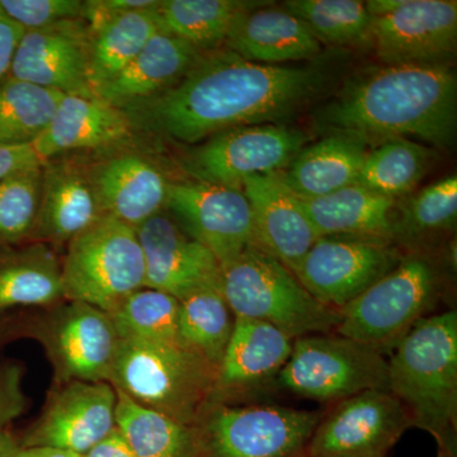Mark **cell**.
I'll use <instances>...</instances> for the list:
<instances>
[{"label":"cell","instance_id":"obj_31","mask_svg":"<svg viewBox=\"0 0 457 457\" xmlns=\"http://www.w3.org/2000/svg\"><path fill=\"white\" fill-rule=\"evenodd\" d=\"M252 2L237 0H161L156 5L162 31L197 50H218L225 44L234 18Z\"/></svg>","mask_w":457,"mask_h":457},{"label":"cell","instance_id":"obj_44","mask_svg":"<svg viewBox=\"0 0 457 457\" xmlns=\"http://www.w3.org/2000/svg\"><path fill=\"white\" fill-rule=\"evenodd\" d=\"M80 457H137L132 453L128 442L122 437L121 433L114 428L107 437L99 441L97 445L87 451Z\"/></svg>","mask_w":457,"mask_h":457},{"label":"cell","instance_id":"obj_29","mask_svg":"<svg viewBox=\"0 0 457 457\" xmlns=\"http://www.w3.org/2000/svg\"><path fill=\"white\" fill-rule=\"evenodd\" d=\"M156 5L116 14L90 27L88 79L93 92L121 73L150 38L162 31Z\"/></svg>","mask_w":457,"mask_h":457},{"label":"cell","instance_id":"obj_22","mask_svg":"<svg viewBox=\"0 0 457 457\" xmlns=\"http://www.w3.org/2000/svg\"><path fill=\"white\" fill-rule=\"evenodd\" d=\"M227 50L248 62L266 65L314 59L323 49L308 26L286 8L251 3L234 18Z\"/></svg>","mask_w":457,"mask_h":457},{"label":"cell","instance_id":"obj_34","mask_svg":"<svg viewBox=\"0 0 457 457\" xmlns=\"http://www.w3.org/2000/svg\"><path fill=\"white\" fill-rule=\"evenodd\" d=\"M62 93L5 78L0 83V145H31L44 132Z\"/></svg>","mask_w":457,"mask_h":457},{"label":"cell","instance_id":"obj_8","mask_svg":"<svg viewBox=\"0 0 457 457\" xmlns=\"http://www.w3.org/2000/svg\"><path fill=\"white\" fill-rule=\"evenodd\" d=\"M276 381L303 398L338 403L369 390H389L387 359L378 348L336 333L300 337Z\"/></svg>","mask_w":457,"mask_h":457},{"label":"cell","instance_id":"obj_7","mask_svg":"<svg viewBox=\"0 0 457 457\" xmlns=\"http://www.w3.org/2000/svg\"><path fill=\"white\" fill-rule=\"evenodd\" d=\"M440 278L432 261L413 253L342 309L336 335L392 350L437 302Z\"/></svg>","mask_w":457,"mask_h":457},{"label":"cell","instance_id":"obj_20","mask_svg":"<svg viewBox=\"0 0 457 457\" xmlns=\"http://www.w3.org/2000/svg\"><path fill=\"white\" fill-rule=\"evenodd\" d=\"M293 343L269 323L234 318L233 332L216 370L213 403H228L278 378L290 357Z\"/></svg>","mask_w":457,"mask_h":457},{"label":"cell","instance_id":"obj_41","mask_svg":"<svg viewBox=\"0 0 457 457\" xmlns=\"http://www.w3.org/2000/svg\"><path fill=\"white\" fill-rule=\"evenodd\" d=\"M26 29L5 16L0 9V83L8 77L12 60Z\"/></svg>","mask_w":457,"mask_h":457},{"label":"cell","instance_id":"obj_40","mask_svg":"<svg viewBox=\"0 0 457 457\" xmlns=\"http://www.w3.org/2000/svg\"><path fill=\"white\" fill-rule=\"evenodd\" d=\"M29 399L23 392V370L13 362L0 365V432L25 413Z\"/></svg>","mask_w":457,"mask_h":457},{"label":"cell","instance_id":"obj_2","mask_svg":"<svg viewBox=\"0 0 457 457\" xmlns=\"http://www.w3.org/2000/svg\"><path fill=\"white\" fill-rule=\"evenodd\" d=\"M320 120L363 144L417 139L449 146L457 126L455 71L451 65L376 69L345 87Z\"/></svg>","mask_w":457,"mask_h":457},{"label":"cell","instance_id":"obj_28","mask_svg":"<svg viewBox=\"0 0 457 457\" xmlns=\"http://www.w3.org/2000/svg\"><path fill=\"white\" fill-rule=\"evenodd\" d=\"M64 302L62 262L54 246L33 242L0 254V312Z\"/></svg>","mask_w":457,"mask_h":457},{"label":"cell","instance_id":"obj_14","mask_svg":"<svg viewBox=\"0 0 457 457\" xmlns=\"http://www.w3.org/2000/svg\"><path fill=\"white\" fill-rule=\"evenodd\" d=\"M390 243L357 237H318L295 276L319 302L342 311L400 261Z\"/></svg>","mask_w":457,"mask_h":457},{"label":"cell","instance_id":"obj_23","mask_svg":"<svg viewBox=\"0 0 457 457\" xmlns=\"http://www.w3.org/2000/svg\"><path fill=\"white\" fill-rule=\"evenodd\" d=\"M102 212L137 228L167 203L170 180L145 156L123 153L89 168Z\"/></svg>","mask_w":457,"mask_h":457},{"label":"cell","instance_id":"obj_30","mask_svg":"<svg viewBox=\"0 0 457 457\" xmlns=\"http://www.w3.org/2000/svg\"><path fill=\"white\" fill-rule=\"evenodd\" d=\"M116 390V389H114ZM117 393L116 428L137 457H201L200 429Z\"/></svg>","mask_w":457,"mask_h":457},{"label":"cell","instance_id":"obj_45","mask_svg":"<svg viewBox=\"0 0 457 457\" xmlns=\"http://www.w3.org/2000/svg\"><path fill=\"white\" fill-rule=\"evenodd\" d=\"M383 457H387V456H383Z\"/></svg>","mask_w":457,"mask_h":457},{"label":"cell","instance_id":"obj_35","mask_svg":"<svg viewBox=\"0 0 457 457\" xmlns=\"http://www.w3.org/2000/svg\"><path fill=\"white\" fill-rule=\"evenodd\" d=\"M108 314L120 339L180 345L179 300L163 291L141 287Z\"/></svg>","mask_w":457,"mask_h":457},{"label":"cell","instance_id":"obj_13","mask_svg":"<svg viewBox=\"0 0 457 457\" xmlns=\"http://www.w3.org/2000/svg\"><path fill=\"white\" fill-rule=\"evenodd\" d=\"M165 209L220 264L255 245L253 216L243 189L198 179L170 182Z\"/></svg>","mask_w":457,"mask_h":457},{"label":"cell","instance_id":"obj_18","mask_svg":"<svg viewBox=\"0 0 457 457\" xmlns=\"http://www.w3.org/2000/svg\"><path fill=\"white\" fill-rule=\"evenodd\" d=\"M135 230L145 261V287L180 300L198 288L219 286L215 255L170 216L158 213Z\"/></svg>","mask_w":457,"mask_h":457},{"label":"cell","instance_id":"obj_38","mask_svg":"<svg viewBox=\"0 0 457 457\" xmlns=\"http://www.w3.org/2000/svg\"><path fill=\"white\" fill-rule=\"evenodd\" d=\"M42 165L0 180V245L29 239L41 196Z\"/></svg>","mask_w":457,"mask_h":457},{"label":"cell","instance_id":"obj_43","mask_svg":"<svg viewBox=\"0 0 457 457\" xmlns=\"http://www.w3.org/2000/svg\"><path fill=\"white\" fill-rule=\"evenodd\" d=\"M0 457H80L50 447L29 446L11 432H0Z\"/></svg>","mask_w":457,"mask_h":457},{"label":"cell","instance_id":"obj_3","mask_svg":"<svg viewBox=\"0 0 457 457\" xmlns=\"http://www.w3.org/2000/svg\"><path fill=\"white\" fill-rule=\"evenodd\" d=\"M389 392L411 426L431 433L442 457H456L457 312L427 315L392 348Z\"/></svg>","mask_w":457,"mask_h":457},{"label":"cell","instance_id":"obj_19","mask_svg":"<svg viewBox=\"0 0 457 457\" xmlns=\"http://www.w3.org/2000/svg\"><path fill=\"white\" fill-rule=\"evenodd\" d=\"M242 189L251 204L255 245L295 275L319 237L302 198L278 179V173L251 177Z\"/></svg>","mask_w":457,"mask_h":457},{"label":"cell","instance_id":"obj_4","mask_svg":"<svg viewBox=\"0 0 457 457\" xmlns=\"http://www.w3.org/2000/svg\"><path fill=\"white\" fill-rule=\"evenodd\" d=\"M108 383L144 407L197 426L213 403L216 368L182 345L120 339Z\"/></svg>","mask_w":457,"mask_h":457},{"label":"cell","instance_id":"obj_27","mask_svg":"<svg viewBox=\"0 0 457 457\" xmlns=\"http://www.w3.org/2000/svg\"><path fill=\"white\" fill-rule=\"evenodd\" d=\"M366 154L362 141L333 134L303 147L278 176L297 197L312 200L354 185Z\"/></svg>","mask_w":457,"mask_h":457},{"label":"cell","instance_id":"obj_9","mask_svg":"<svg viewBox=\"0 0 457 457\" xmlns=\"http://www.w3.org/2000/svg\"><path fill=\"white\" fill-rule=\"evenodd\" d=\"M321 416L282 405L212 403L197 423L201 457H305Z\"/></svg>","mask_w":457,"mask_h":457},{"label":"cell","instance_id":"obj_15","mask_svg":"<svg viewBox=\"0 0 457 457\" xmlns=\"http://www.w3.org/2000/svg\"><path fill=\"white\" fill-rule=\"evenodd\" d=\"M368 41L389 66L451 65L457 49L456 0H404L372 17Z\"/></svg>","mask_w":457,"mask_h":457},{"label":"cell","instance_id":"obj_33","mask_svg":"<svg viewBox=\"0 0 457 457\" xmlns=\"http://www.w3.org/2000/svg\"><path fill=\"white\" fill-rule=\"evenodd\" d=\"M432 156L431 150L416 140L385 141L368 152L356 183L396 200L420 185L429 170Z\"/></svg>","mask_w":457,"mask_h":457},{"label":"cell","instance_id":"obj_39","mask_svg":"<svg viewBox=\"0 0 457 457\" xmlns=\"http://www.w3.org/2000/svg\"><path fill=\"white\" fill-rule=\"evenodd\" d=\"M9 20L29 29H40L66 20L83 18L80 0H0Z\"/></svg>","mask_w":457,"mask_h":457},{"label":"cell","instance_id":"obj_26","mask_svg":"<svg viewBox=\"0 0 457 457\" xmlns=\"http://www.w3.org/2000/svg\"><path fill=\"white\" fill-rule=\"evenodd\" d=\"M302 201L319 237H357L386 243L395 239L396 200L357 183L327 196Z\"/></svg>","mask_w":457,"mask_h":457},{"label":"cell","instance_id":"obj_17","mask_svg":"<svg viewBox=\"0 0 457 457\" xmlns=\"http://www.w3.org/2000/svg\"><path fill=\"white\" fill-rule=\"evenodd\" d=\"M90 31L83 18L29 29L18 44L8 77L62 95H95L88 79Z\"/></svg>","mask_w":457,"mask_h":457},{"label":"cell","instance_id":"obj_11","mask_svg":"<svg viewBox=\"0 0 457 457\" xmlns=\"http://www.w3.org/2000/svg\"><path fill=\"white\" fill-rule=\"evenodd\" d=\"M306 141L303 132L276 123L228 129L192 150L185 170L194 179L242 189L251 177L284 170Z\"/></svg>","mask_w":457,"mask_h":457},{"label":"cell","instance_id":"obj_37","mask_svg":"<svg viewBox=\"0 0 457 457\" xmlns=\"http://www.w3.org/2000/svg\"><path fill=\"white\" fill-rule=\"evenodd\" d=\"M456 218L457 179L450 176L420 189L405 203L396 218L395 239L420 243L451 230Z\"/></svg>","mask_w":457,"mask_h":457},{"label":"cell","instance_id":"obj_1","mask_svg":"<svg viewBox=\"0 0 457 457\" xmlns=\"http://www.w3.org/2000/svg\"><path fill=\"white\" fill-rule=\"evenodd\" d=\"M329 82L321 65L260 64L218 49L204 53L170 88L121 111L132 128L197 144L228 129L291 116Z\"/></svg>","mask_w":457,"mask_h":457},{"label":"cell","instance_id":"obj_12","mask_svg":"<svg viewBox=\"0 0 457 457\" xmlns=\"http://www.w3.org/2000/svg\"><path fill=\"white\" fill-rule=\"evenodd\" d=\"M411 427L407 409L389 390H369L321 416L305 457L387 456Z\"/></svg>","mask_w":457,"mask_h":457},{"label":"cell","instance_id":"obj_10","mask_svg":"<svg viewBox=\"0 0 457 457\" xmlns=\"http://www.w3.org/2000/svg\"><path fill=\"white\" fill-rule=\"evenodd\" d=\"M32 335L46 352L54 383H108L120 345L108 312L64 300L36 321Z\"/></svg>","mask_w":457,"mask_h":457},{"label":"cell","instance_id":"obj_6","mask_svg":"<svg viewBox=\"0 0 457 457\" xmlns=\"http://www.w3.org/2000/svg\"><path fill=\"white\" fill-rule=\"evenodd\" d=\"M66 245L64 300L111 312L129 295L145 287L143 249L130 225L104 213Z\"/></svg>","mask_w":457,"mask_h":457},{"label":"cell","instance_id":"obj_42","mask_svg":"<svg viewBox=\"0 0 457 457\" xmlns=\"http://www.w3.org/2000/svg\"><path fill=\"white\" fill-rule=\"evenodd\" d=\"M36 165L42 163L32 145H0V180Z\"/></svg>","mask_w":457,"mask_h":457},{"label":"cell","instance_id":"obj_16","mask_svg":"<svg viewBox=\"0 0 457 457\" xmlns=\"http://www.w3.org/2000/svg\"><path fill=\"white\" fill-rule=\"evenodd\" d=\"M116 404L110 383H54L40 417L20 440L83 456L116 428Z\"/></svg>","mask_w":457,"mask_h":457},{"label":"cell","instance_id":"obj_5","mask_svg":"<svg viewBox=\"0 0 457 457\" xmlns=\"http://www.w3.org/2000/svg\"><path fill=\"white\" fill-rule=\"evenodd\" d=\"M219 290L234 318L278 328L293 341L335 332L341 312L319 302L281 262L251 245L220 264Z\"/></svg>","mask_w":457,"mask_h":457},{"label":"cell","instance_id":"obj_21","mask_svg":"<svg viewBox=\"0 0 457 457\" xmlns=\"http://www.w3.org/2000/svg\"><path fill=\"white\" fill-rule=\"evenodd\" d=\"M102 215L89 168L64 161L42 164L40 206L29 239L68 245Z\"/></svg>","mask_w":457,"mask_h":457},{"label":"cell","instance_id":"obj_25","mask_svg":"<svg viewBox=\"0 0 457 457\" xmlns=\"http://www.w3.org/2000/svg\"><path fill=\"white\" fill-rule=\"evenodd\" d=\"M203 54L176 36L159 31L121 73L95 95L120 110L154 97L179 82Z\"/></svg>","mask_w":457,"mask_h":457},{"label":"cell","instance_id":"obj_36","mask_svg":"<svg viewBox=\"0 0 457 457\" xmlns=\"http://www.w3.org/2000/svg\"><path fill=\"white\" fill-rule=\"evenodd\" d=\"M284 8L303 21L321 45L368 40L372 17L360 0H287Z\"/></svg>","mask_w":457,"mask_h":457},{"label":"cell","instance_id":"obj_32","mask_svg":"<svg viewBox=\"0 0 457 457\" xmlns=\"http://www.w3.org/2000/svg\"><path fill=\"white\" fill-rule=\"evenodd\" d=\"M234 327L219 286H207L179 300L180 345L203 357L218 370Z\"/></svg>","mask_w":457,"mask_h":457},{"label":"cell","instance_id":"obj_24","mask_svg":"<svg viewBox=\"0 0 457 457\" xmlns=\"http://www.w3.org/2000/svg\"><path fill=\"white\" fill-rule=\"evenodd\" d=\"M132 126L120 108L96 95H62L49 125L31 144L42 164L62 153L121 143Z\"/></svg>","mask_w":457,"mask_h":457}]
</instances>
